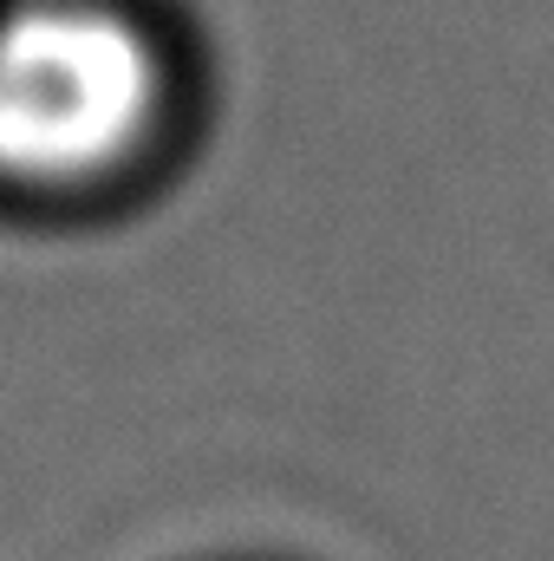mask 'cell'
<instances>
[{
    "instance_id": "6da1fadb",
    "label": "cell",
    "mask_w": 554,
    "mask_h": 561,
    "mask_svg": "<svg viewBox=\"0 0 554 561\" xmlns=\"http://www.w3.org/2000/svg\"><path fill=\"white\" fill-rule=\"evenodd\" d=\"M157 99L143 39L105 7L39 0L0 13V170L66 183L118 163Z\"/></svg>"
}]
</instances>
